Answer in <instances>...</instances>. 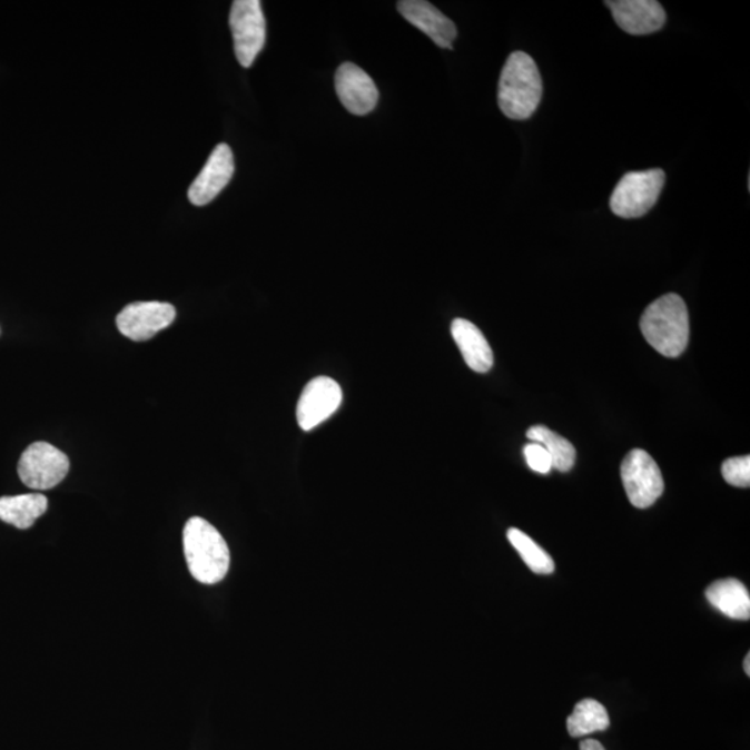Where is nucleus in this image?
Returning <instances> with one entry per match:
<instances>
[{
    "label": "nucleus",
    "mask_w": 750,
    "mask_h": 750,
    "mask_svg": "<svg viewBox=\"0 0 750 750\" xmlns=\"http://www.w3.org/2000/svg\"><path fill=\"white\" fill-rule=\"evenodd\" d=\"M182 544L189 573L196 581L215 585L226 579L231 556L215 525L201 517L189 519L184 527Z\"/></svg>",
    "instance_id": "obj_1"
},
{
    "label": "nucleus",
    "mask_w": 750,
    "mask_h": 750,
    "mask_svg": "<svg viewBox=\"0 0 750 750\" xmlns=\"http://www.w3.org/2000/svg\"><path fill=\"white\" fill-rule=\"evenodd\" d=\"M641 332L660 355L679 357L684 354L690 341V315L684 299L668 294L654 300L642 315Z\"/></svg>",
    "instance_id": "obj_2"
},
{
    "label": "nucleus",
    "mask_w": 750,
    "mask_h": 750,
    "mask_svg": "<svg viewBox=\"0 0 750 750\" xmlns=\"http://www.w3.org/2000/svg\"><path fill=\"white\" fill-rule=\"evenodd\" d=\"M541 98L542 80L534 59L524 52L509 56L497 89L503 115L512 120H527L539 109Z\"/></svg>",
    "instance_id": "obj_3"
},
{
    "label": "nucleus",
    "mask_w": 750,
    "mask_h": 750,
    "mask_svg": "<svg viewBox=\"0 0 750 750\" xmlns=\"http://www.w3.org/2000/svg\"><path fill=\"white\" fill-rule=\"evenodd\" d=\"M664 181V171L660 169L629 172L615 186L610 209L623 218L645 216L657 205Z\"/></svg>",
    "instance_id": "obj_4"
},
{
    "label": "nucleus",
    "mask_w": 750,
    "mask_h": 750,
    "mask_svg": "<svg viewBox=\"0 0 750 750\" xmlns=\"http://www.w3.org/2000/svg\"><path fill=\"white\" fill-rule=\"evenodd\" d=\"M229 27L238 63L249 69L266 43V19L259 0H235Z\"/></svg>",
    "instance_id": "obj_5"
},
{
    "label": "nucleus",
    "mask_w": 750,
    "mask_h": 750,
    "mask_svg": "<svg viewBox=\"0 0 750 750\" xmlns=\"http://www.w3.org/2000/svg\"><path fill=\"white\" fill-rule=\"evenodd\" d=\"M70 461L66 453L48 442H36L27 447L19 462L22 484L36 491L55 489L66 478Z\"/></svg>",
    "instance_id": "obj_6"
},
{
    "label": "nucleus",
    "mask_w": 750,
    "mask_h": 750,
    "mask_svg": "<svg viewBox=\"0 0 750 750\" xmlns=\"http://www.w3.org/2000/svg\"><path fill=\"white\" fill-rule=\"evenodd\" d=\"M621 480L632 506L647 509L662 496V472L648 452L632 450L621 463Z\"/></svg>",
    "instance_id": "obj_7"
},
{
    "label": "nucleus",
    "mask_w": 750,
    "mask_h": 750,
    "mask_svg": "<svg viewBox=\"0 0 750 750\" xmlns=\"http://www.w3.org/2000/svg\"><path fill=\"white\" fill-rule=\"evenodd\" d=\"M176 307L164 302H137L116 317L117 328L132 341H148L176 320Z\"/></svg>",
    "instance_id": "obj_8"
},
{
    "label": "nucleus",
    "mask_w": 750,
    "mask_h": 750,
    "mask_svg": "<svg viewBox=\"0 0 750 750\" xmlns=\"http://www.w3.org/2000/svg\"><path fill=\"white\" fill-rule=\"evenodd\" d=\"M344 394L341 385L332 377H317L307 383L302 391L296 418L304 431L318 427L338 411Z\"/></svg>",
    "instance_id": "obj_9"
},
{
    "label": "nucleus",
    "mask_w": 750,
    "mask_h": 750,
    "mask_svg": "<svg viewBox=\"0 0 750 750\" xmlns=\"http://www.w3.org/2000/svg\"><path fill=\"white\" fill-rule=\"evenodd\" d=\"M235 171L234 155L227 144L217 145L204 169L189 187L188 198L195 206H206L217 198L231 181Z\"/></svg>",
    "instance_id": "obj_10"
},
{
    "label": "nucleus",
    "mask_w": 750,
    "mask_h": 750,
    "mask_svg": "<svg viewBox=\"0 0 750 750\" xmlns=\"http://www.w3.org/2000/svg\"><path fill=\"white\" fill-rule=\"evenodd\" d=\"M335 89L346 108L355 116L372 114L378 103V89L373 78L354 63H344L335 75Z\"/></svg>",
    "instance_id": "obj_11"
},
{
    "label": "nucleus",
    "mask_w": 750,
    "mask_h": 750,
    "mask_svg": "<svg viewBox=\"0 0 750 750\" xmlns=\"http://www.w3.org/2000/svg\"><path fill=\"white\" fill-rule=\"evenodd\" d=\"M604 4L612 11L621 30L631 36L657 32L665 22V11L657 0H613Z\"/></svg>",
    "instance_id": "obj_12"
},
{
    "label": "nucleus",
    "mask_w": 750,
    "mask_h": 750,
    "mask_svg": "<svg viewBox=\"0 0 750 750\" xmlns=\"http://www.w3.org/2000/svg\"><path fill=\"white\" fill-rule=\"evenodd\" d=\"M397 10L403 19L433 39L440 48L452 49L457 37L455 22L442 14L435 6L424 0H402L397 3Z\"/></svg>",
    "instance_id": "obj_13"
},
{
    "label": "nucleus",
    "mask_w": 750,
    "mask_h": 750,
    "mask_svg": "<svg viewBox=\"0 0 750 750\" xmlns=\"http://www.w3.org/2000/svg\"><path fill=\"white\" fill-rule=\"evenodd\" d=\"M451 333L467 366L475 373H489L494 366V354L481 329L472 322L456 318Z\"/></svg>",
    "instance_id": "obj_14"
},
{
    "label": "nucleus",
    "mask_w": 750,
    "mask_h": 750,
    "mask_svg": "<svg viewBox=\"0 0 750 750\" xmlns=\"http://www.w3.org/2000/svg\"><path fill=\"white\" fill-rule=\"evenodd\" d=\"M710 604L719 609L730 619L749 620L750 596L747 586L742 582L729 579L714 582L707 591Z\"/></svg>",
    "instance_id": "obj_15"
},
{
    "label": "nucleus",
    "mask_w": 750,
    "mask_h": 750,
    "mask_svg": "<svg viewBox=\"0 0 750 750\" xmlns=\"http://www.w3.org/2000/svg\"><path fill=\"white\" fill-rule=\"evenodd\" d=\"M48 511L47 496L26 494L0 497V520L19 530H28Z\"/></svg>",
    "instance_id": "obj_16"
},
{
    "label": "nucleus",
    "mask_w": 750,
    "mask_h": 750,
    "mask_svg": "<svg viewBox=\"0 0 750 750\" xmlns=\"http://www.w3.org/2000/svg\"><path fill=\"white\" fill-rule=\"evenodd\" d=\"M609 726L608 710L595 699H584V701L576 703L573 714L568 719V730L570 736L574 738L606 731Z\"/></svg>",
    "instance_id": "obj_17"
},
{
    "label": "nucleus",
    "mask_w": 750,
    "mask_h": 750,
    "mask_svg": "<svg viewBox=\"0 0 750 750\" xmlns=\"http://www.w3.org/2000/svg\"><path fill=\"white\" fill-rule=\"evenodd\" d=\"M527 438L545 447L552 458V468L565 473L575 463V447L563 436L553 433L545 425H534L527 431Z\"/></svg>",
    "instance_id": "obj_18"
},
{
    "label": "nucleus",
    "mask_w": 750,
    "mask_h": 750,
    "mask_svg": "<svg viewBox=\"0 0 750 750\" xmlns=\"http://www.w3.org/2000/svg\"><path fill=\"white\" fill-rule=\"evenodd\" d=\"M507 539L534 573L546 575L555 571V563H553L552 557L523 531L511 529L507 531Z\"/></svg>",
    "instance_id": "obj_19"
},
{
    "label": "nucleus",
    "mask_w": 750,
    "mask_h": 750,
    "mask_svg": "<svg viewBox=\"0 0 750 750\" xmlns=\"http://www.w3.org/2000/svg\"><path fill=\"white\" fill-rule=\"evenodd\" d=\"M723 477L730 485L738 486V489H749L750 485V457L740 456L731 457L723 463L721 467Z\"/></svg>",
    "instance_id": "obj_20"
},
{
    "label": "nucleus",
    "mask_w": 750,
    "mask_h": 750,
    "mask_svg": "<svg viewBox=\"0 0 750 750\" xmlns=\"http://www.w3.org/2000/svg\"><path fill=\"white\" fill-rule=\"evenodd\" d=\"M524 456L530 468L540 474H547L552 470V458L544 446L531 442L524 446Z\"/></svg>",
    "instance_id": "obj_21"
},
{
    "label": "nucleus",
    "mask_w": 750,
    "mask_h": 750,
    "mask_svg": "<svg viewBox=\"0 0 750 750\" xmlns=\"http://www.w3.org/2000/svg\"><path fill=\"white\" fill-rule=\"evenodd\" d=\"M580 750H606L603 748L602 743H599L595 740H585L581 742Z\"/></svg>",
    "instance_id": "obj_22"
},
{
    "label": "nucleus",
    "mask_w": 750,
    "mask_h": 750,
    "mask_svg": "<svg viewBox=\"0 0 750 750\" xmlns=\"http://www.w3.org/2000/svg\"><path fill=\"white\" fill-rule=\"evenodd\" d=\"M743 670L750 675V654H747L746 662H743Z\"/></svg>",
    "instance_id": "obj_23"
}]
</instances>
